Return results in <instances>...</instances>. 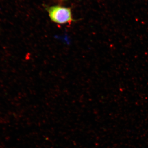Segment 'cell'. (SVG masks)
I'll use <instances>...</instances> for the list:
<instances>
[{"label": "cell", "mask_w": 148, "mask_h": 148, "mask_svg": "<svg viewBox=\"0 0 148 148\" xmlns=\"http://www.w3.org/2000/svg\"><path fill=\"white\" fill-rule=\"evenodd\" d=\"M47 11L51 20L59 24H71L74 21L72 16L71 10L69 8L61 6H47Z\"/></svg>", "instance_id": "1"}]
</instances>
